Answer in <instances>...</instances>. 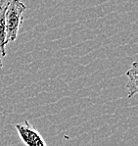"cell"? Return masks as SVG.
Masks as SVG:
<instances>
[{
	"label": "cell",
	"instance_id": "obj_1",
	"mask_svg": "<svg viewBox=\"0 0 138 146\" xmlns=\"http://www.w3.org/2000/svg\"><path fill=\"white\" fill-rule=\"evenodd\" d=\"M26 6L21 0H11L6 7L5 28H6V44L15 41L18 36L20 27L24 21V12Z\"/></svg>",
	"mask_w": 138,
	"mask_h": 146
},
{
	"label": "cell",
	"instance_id": "obj_2",
	"mask_svg": "<svg viewBox=\"0 0 138 146\" xmlns=\"http://www.w3.org/2000/svg\"><path fill=\"white\" fill-rule=\"evenodd\" d=\"M15 127L19 137L26 146H47L41 134L30 125L28 121L16 123Z\"/></svg>",
	"mask_w": 138,
	"mask_h": 146
},
{
	"label": "cell",
	"instance_id": "obj_3",
	"mask_svg": "<svg viewBox=\"0 0 138 146\" xmlns=\"http://www.w3.org/2000/svg\"><path fill=\"white\" fill-rule=\"evenodd\" d=\"M137 62H133L131 67L125 73V76L128 78V82L126 84V91L127 97L131 98L137 93Z\"/></svg>",
	"mask_w": 138,
	"mask_h": 146
},
{
	"label": "cell",
	"instance_id": "obj_4",
	"mask_svg": "<svg viewBox=\"0 0 138 146\" xmlns=\"http://www.w3.org/2000/svg\"><path fill=\"white\" fill-rule=\"evenodd\" d=\"M7 7V6H6ZM6 7L0 11V57L6 56V28H5V12Z\"/></svg>",
	"mask_w": 138,
	"mask_h": 146
},
{
	"label": "cell",
	"instance_id": "obj_5",
	"mask_svg": "<svg viewBox=\"0 0 138 146\" xmlns=\"http://www.w3.org/2000/svg\"><path fill=\"white\" fill-rule=\"evenodd\" d=\"M10 1L11 0H0V11H1L4 7H6Z\"/></svg>",
	"mask_w": 138,
	"mask_h": 146
},
{
	"label": "cell",
	"instance_id": "obj_6",
	"mask_svg": "<svg viewBox=\"0 0 138 146\" xmlns=\"http://www.w3.org/2000/svg\"><path fill=\"white\" fill-rule=\"evenodd\" d=\"M2 68H3V63H2V59H1V57H0V70Z\"/></svg>",
	"mask_w": 138,
	"mask_h": 146
}]
</instances>
